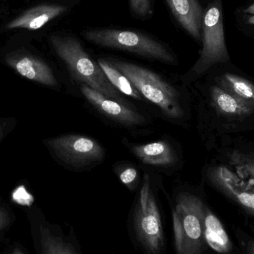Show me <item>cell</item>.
Instances as JSON below:
<instances>
[{"label":"cell","mask_w":254,"mask_h":254,"mask_svg":"<svg viewBox=\"0 0 254 254\" xmlns=\"http://www.w3.org/2000/svg\"><path fill=\"white\" fill-rule=\"evenodd\" d=\"M127 229L131 243L142 254H167L162 213L147 175L128 217Z\"/></svg>","instance_id":"6da1fadb"},{"label":"cell","mask_w":254,"mask_h":254,"mask_svg":"<svg viewBox=\"0 0 254 254\" xmlns=\"http://www.w3.org/2000/svg\"><path fill=\"white\" fill-rule=\"evenodd\" d=\"M50 41L54 50L64 61L74 80L130 107L122 93L109 81L98 63L88 55L77 39L71 36L52 35Z\"/></svg>","instance_id":"7a4b0ae2"},{"label":"cell","mask_w":254,"mask_h":254,"mask_svg":"<svg viewBox=\"0 0 254 254\" xmlns=\"http://www.w3.org/2000/svg\"><path fill=\"white\" fill-rule=\"evenodd\" d=\"M205 204L190 192H181L172 207V228L176 254H204Z\"/></svg>","instance_id":"3957f363"},{"label":"cell","mask_w":254,"mask_h":254,"mask_svg":"<svg viewBox=\"0 0 254 254\" xmlns=\"http://www.w3.org/2000/svg\"><path fill=\"white\" fill-rule=\"evenodd\" d=\"M109 62L126 76L143 98L155 104L164 116L174 120L184 117L180 93L173 85L140 65L119 60H109Z\"/></svg>","instance_id":"277c9868"},{"label":"cell","mask_w":254,"mask_h":254,"mask_svg":"<svg viewBox=\"0 0 254 254\" xmlns=\"http://www.w3.org/2000/svg\"><path fill=\"white\" fill-rule=\"evenodd\" d=\"M81 35L101 47L126 51L169 65L178 64L177 58L171 51L143 33L117 28H95L84 30Z\"/></svg>","instance_id":"5b68a950"},{"label":"cell","mask_w":254,"mask_h":254,"mask_svg":"<svg viewBox=\"0 0 254 254\" xmlns=\"http://www.w3.org/2000/svg\"><path fill=\"white\" fill-rule=\"evenodd\" d=\"M203 49L201 56L190 71L187 80L201 76L216 64L228 62L229 55L225 44L220 4H212L205 12L202 22Z\"/></svg>","instance_id":"8992f818"},{"label":"cell","mask_w":254,"mask_h":254,"mask_svg":"<svg viewBox=\"0 0 254 254\" xmlns=\"http://www.w3.org/2000/svg\"><path fill=\"white\" fill-rule=\"evenodd\" d=\"M58 159L74 168H83L104 159L106 150L92 137L80 134H64L45 140Z\"/></svg>","instance_id":"52a82bcc"},{"label":"cell","mask_w":254,"mask_h":254,"mask_svg":"<svg viewBox=\"0 0 254 254\" xmlns=\"http://www.w3.org/2000/svg\"><path fill=\"white\" fill-rule=\"evenodd\" d=\"M207 177L215 188L254 217V188L225 166L211 167Z\"/></svg>","instance_id":"ba28073f"},{"label":"cell","mask_w":254,"mask_h":254,"mask_svg":"<svg viewBox=\"0 0 254 254\" xmlns=\"http://www.w3.org/2000/svg\"><path fill=\"white\" fill-rule=\"evenodd\" d=\"M80 92L91 105L117 123L126 127L138 126L145 123L144 117L135 110L104 96L86 85H80Z\"/></svg>","instance_id":"9c48e42d"},{"label":"cell","mask_w":254,"mask_h":254,"mask_svg":"<svg viewBox=\"0 0 254 254\" xmlns=\"http://www.w3.org/2000/svg\"><path fill=\"white\" fill-rule=\"evenodd\" d=\"M5 62L28 80L45 86H58V80L51 67L37 57L25 53H12L6 57Z\"/></svg>","instance_id":"30bf717a"},{"label":"cell","mask_w":254,"mask_h":254,"mask_svg":"<svg viewBox=\"0 0 254 254\" xmlns=\"http://www.w3.org/2000/svg\"><path fill=\"white\" fill-rule=\"evenodd\" d=\"M176 20L197 41L202 40L204 12L198 0H166Z\"/></svg>","instance_id":"8fae6325"},{"label":"cell","mask_w":254,"mask_h":254,"mask_svg":"<svg viewBox=\"0 0 254 254\" xmlns=\"http://www.w3.org/2000/svg\"><path fill=\"white\" fill-rule=\"evenodd\" d=\"M67 7L59 4H43L34 6L7 23L9 30L26 29L36 31L48 22L65 13Z\"/></svg>","instance_id":"7c38bea8"},{"label":"cell","mask_w":254,"mask_h":254,"mask_svg":"<svg viewBox=\"0 0 254 254\" xmlns=\"http://www.w3.org/2000/svg\"><path fill=\"white\" fill-rule=\"evenodd\" d=\"M40 254H83L73 231L65 235L61 230L42 224L39 227Z\"/></svg>","instance_id":"4fadbf2b"},{"label":"cell","mask_w":254,"mask_h":254,"mask_svg":"<svg viewBox=\"0 0 254 254\" xmlns=\"http://www.w3.org/2000/svg\"><path fill=\"white\" fill-rule=\"evenodd\" d=\"M131 152L146 165L170 167L178 161V155L171 145L164 140L141 145H132Z\"/></svg>","instance_id":"5bb4252c"},{"label":"cell","mask_w":254,"mask_h":254,"mask_svg":"<svg viewBox=\"0 0 254 254\" xmlns=\"http://www.w3.org/2000/svg\"><path fill=\"white\" fill-rule=\"evenodd\" d=\"M204 235L206 244L218 254H230L233 243L220 219L205 206L204 214Z\"/></svg>","instance_id":"9a60e30c"},{"label":"cell","mask_w":254,"mask_h":254,"mask_svg":"<svg viewBox=\"0 0 254 254\" xmlns=\"http://www.w3.org/2000/svg\"><path fill=\"white\" fill-rule=\"evenodd\" d=\"M212 104L220 114L227 117L244 118L254 113V106L240 99L219 86L210 90Z\"/></svg>","instance_id":"2e32d148"},{"label":"cell","mask_w":254,"mask_h":254,"mask_svg":"<svg viewBox=\"0 0 254 254\" xmlns=\"http://www.w3.org/2000/svg\"><path fill=\"white\" fill-rule=\"evenodd\" d=\"M217 83L222 89L254 106V84L250 80L237 74L225 73L218 78Z\"/></svg>","instance_id":"e0dca14e"},{"label":"cell","mask_w":254,"mask_h":254,"mask_svg":"<svg viewBox=\"0 0 254 254\" xmlns=\"http://www.w3.org/2000/svg\"><path fill=\"white\" fill-rule=\"evenodd\" d=\"M101 68H102L109 81L112 83L116 89L121 93L131 97L134 99L143 100V97L139 91L133 86L132 83L128 80L125 74L115 68L109 61L104 59H99L98 61Z\"/></svg>","instance_id":"ac0fdd59"},{"label":"cell","mask_w":254,"mask_h":254,"mask_svg":"<svg viewBox=\"0 0 254 254\" xmlns=\"http://www.w3.org/2000/svg\"><path fill=\"white\" fill-rule=\"evenodd\" d=\"M230 162L239 171L254 179V153L234 151L230 155Z\"/></svg>","instance_id":"d6986e66"},{"label":"cell","mask_w":254,"mask_h":254,"mask_svg":"<svg viewBox=\"0 0 254 254\" xmlns=\"http://www.w3.org/2000/svg\"><path fill=\"white\" fill-rule=\"evenodd\" d=\"M130 8L139 18L149 17L153 12L152 0H128Z\"/></svg>","instance_id":"ffe728a7"},{"label":"cell","mask_w":254,"mask_h":254,"mask_svg":"<svg viewBox=\"0 0 254 254\" xmlns=\"http://www.w3.org/2000/svg\"><path fill=\"white\" fill-rule=\"evenodd\" d=\"M121 182L129 189H134V184L138 177L137 170L134 167H128L121 171L119 175Z\"/></svg>","instance_id":"44dd1931"},{"label":"cell","mask_w":254,"mask_h":254,"mask_svg":"<svg viewBox=\"0 0 254 254\" xmlns=\"http://www.w3.org/2000/svg\"><path fill=\"white\" fill-rule=\"evenodd\" d=\"M10 222V217L7 210L0 207V231L8 225Z\"/></svg>","instance_id":"7402d4cb"},{"label":"cell","mask_w":254,"mask_h":254,"mask_svg":"<svg viewBox=\"0 0 254 254\" xmlns=\"http://www.w3.org/2000/svg\"><path fill=\"white\" fill-rule=\"evenodd\" d=\"M245 254H254V237L249 239L245 245Z\"/></svg>","instance_id":"603a6c76"},{"label":"cell","mask_w":254,"mask_h":254,"mask_svg":"<svg viewBox=\"0 0 254 254\" xmlns=\"http://www.w3.org/2000/svg\"><path fill=\"white\" fill-rule=\"evenodd\" d=\"M245 13H251V14H254V3L252 5L249 6V7L244 10Z\"/></svg>","instance_id":"cb8c5ba5"},{"label":"cell","mask_w":254,"mask_h":254,"mask_svg":"<svg viewBox=\"0 0 254 254\" xmlns=\"http://www.w3.org/2000/svg\"><path fill=\"white\" fill-rule=\"evenodd\" d=\"M248 23L254 25V16H251V17L249 18V19H248Z\"/></svg>","instance_id":"d4e9b609"},{"label":"cell","mask_w":254,"mask_h":254,"mask_svg":"<svg viewBox=\"0 0 254 254\" xmlns=\"http://www.w3.org/2000/svg\"><path fill=\"white\" fill-rule=\"evenodd\" d=\"M4 126H0V139L1 138L3 134H4Z\"/></svg>","instance_id":"484cf974"},{"label":"cell","mask_w":254,"mask_h":254,"mask_svg":"<svg viewBox=\"0 0 254 254\" xmlns=\"http://www.w3.org/2000/svg\"><path fill=\"white\" fill-rule=\"evenodd\" d=\"M13 254H23L21 251H19V249H16L14 250V252H13Z\"/></svg>","instance_id":"4316f807"}]
</instances>
